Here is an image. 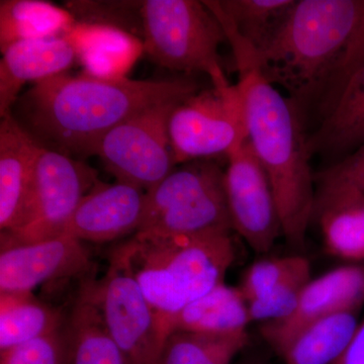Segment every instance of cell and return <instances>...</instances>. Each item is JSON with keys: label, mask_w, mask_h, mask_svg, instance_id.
Instances as JSON below:
<instances>
[{"label": "cell", "mask_w": 364, "mask_h": 364, "mask_svg": "<svg viewBox=\"0 0 364 364\" xmlns=\"http://www.w3.org/2000/svg\"><path fill=\"white\" fill-rule=\"evenodd\" d=\"M65 324L61 311L43 303L32 291L0 293V352L57 331Z\"/></svg>", "instance_id": "obj_24"}, {"label": "cell", "mask_w": 364, "mask_h": 364, "mask_svg": "<svg viewBox=\"0 0 364 364\" xmlns=\"http://www.w3.org/2000/svg\"><path fill=\"white\" fill-rule=\"evenodd\" d=\"M198 90L188 79L134 80L63 73L35 83L20 95L11 114L41 145L70 157H87L119 124Z\"/></svg>", "instance_id": "obj_1"}, {"label": "cell", "mask_w": 364, "mask_h": 364, "mask_svg": "<svg viewBox=\"0 0 364 364\" xmlns=\"http://www.w3.org/2000/svg\"><path fill=\"white\" fill-rule=\"evenodd\" d=\"M65 37L85 68L83 73L95 77L127 78L144 53L140 38L114 26L76 21Z\"/></svg>", "instance_id": "obj_18"}, {"label": "cell", "mask_w": 364, "mask_h": 364, "mask_svg": "<svg viewBox=\"0 0 364 364\" xmlns=\"http://www.w3.org/2000/svg\"><path fill=\"white\" fill-rule=\"evenodd\" d=\"M332 364H364V320L350 343Z\"/></svg>", "instance_id": "obj_33"}, {"label": "cell", "mask_w": 364, "mask_h": 364, "mask_svg": "<svg viewBox=\"0 0 364 364\" xmlns=\"http://www.w3.org/2000/svg\"><path fill=\"white\" fill-rule=\"evenodd\" d=\"M358 311L327 316L306 326L280 352L284 364H332L358 329Z\"/></svg>", "instance_id": "obj_23"}, {"label": "cell", "mask_w": 364, "mask_h": 364, "mask_svg": "<svg viewBox=\"0 0 364 364\" xmlns=\"http://www.w3.org/2000/svg\"><path fill=\"white\" fill-rule=\"evenodd\" d=\"M309 264L308 259L296 255L258 260L246 270L238 287L248 303Z\"/></svg>", "instance_id": "obj_30"}, {"label": "cell", "mask_w": 364, "mask_h": 364, "mask_svg": "<svg viewBox=\"0 0 364 364\" xmlns=\"http://www.w3.org/2000/svg\"><path fill=\"white\" fill-rule=\"evenodd\" d=\"M364 144V65L344 86L320 127L309 136L311 154L341 155L353 152Z\"/></svg>", "instance_id": "obj_19"}, {"label": "cell", "mask_w": 364, "mask_h": 364, "mask_svg": "<svg viewBox=\"0 0 364 364\" xmlns=\"http://www.w3.org/2000/svg\"><path fill=\"white\" fill-rule=\"evenodd\" d=\"M234 55L245 114L247 140L267 171L282 221V235L294 247L305 243L316 191L309 136L301 112L261 73L257 54L221 11H215Z\"/></svg>", "instance_id": "obj_2"}, {"label": "cell", "mask_w": 364, "mask_h": 364, "mask_svg": "<svg viewBox=\"0 0 364 364\" xmlns=\"http://www.w3.org/2000/svg\"><path fill=\"white\" fill-rule=\"evenodd\" d=\"M232 231L225 170L210 159L184 163L146 191L143 220L136 233L205 235Z\"/></svg>", "instance_id": "obj_6"}, {"label": "cell", "mask_w": 364, "mask_h": 364, "mask_svg": "<svg viewBox=\"0 0 364 364\" xmlns=\"http://www.w3.org/2000/svg\"><path fill=\"white\" fill-rule=\"evenodd\" d=\"M70 361L66 324L57 331L0 352V364H70Z\"/></svg>", "instance_id": "obj_29"}, {"label": "cell", "mask_w": 364, "mask_h": 364, "mask_svg": "<svg viewBox=\"0 0 364 364\" xmlns=\"http://www.w3.org/2000/svg\"><path fill=\"white\" fill-rule=\"evenodd\" d=\"M168 132L176 166L229 156L247 140L238 86H213L184 98L170 114Z\"/></svg>", "instance_id": "obj_7"}, {"label": "cell", "mask_w": 364, "mask_h": 364, "mask_svg": "<svg viewBox=\"0 0 364 364\" xmlns=\"http://www.w3.org/2000/svg\"><path fill=\"white\" fill-rule=\"evenodd\" d=\"M68 9L40 0L0 2V49L28 40L63 37L75 25Z\"/></svg>", "instance_id": "obj_22"}, {"label": "cell", "mask_w": 364, "mask_h": 364, "mask_svg": "<svg viewBox=\"0 0 364 364\" xmlns=\"http://www.w3.org/2000/svg\"><path fill=\"white\" fill-rule=\"evenodd\" d=\"M97 182V170L82 160L38 143L25 223L16 231L1 234L23 243L64 235L79 203Z\"/></svg>", "instance_id": "obj_8"}, {"label": "cell", "mask_w": 364, "mask_h": 364, "mask_svg": "<svg viewBox=\"0 0 364 364\" xmlns=\"http://www.w3.org/2000/svg\"><path fill=\"white\" fill-rule=\"evenodd\" d=\"M146 191L132 184L98 181L82 198L65 229L81 242L109 243L136 234L142 223Z\"/></svg>", "instance_id": "obj_14"}, {"label": "cell", "mask_w": 364, "mask_h": 364, "mask_svg": "<svg viewBox=\"0 0 364 364\" xmlns=\"http://www.w3.org/2000/svg\"><path fill=\"white\" fill-rule=\"evenodd\" d=\"M248 340V333L208 335L174 331L163 345L157 364H232Z\"/></svg>", "instance_id": "obj_25"}, {"label": "cell", "mask_w": 364, "mask_h": 364, "mask_svg": "<svg viewBox=\"0 0 364 364\" xmlns=\"http://www.w3.org/2000/svg\"><path fill=\"white\" fill-rule=\"evenodd\" d=\"M181 102L139 112L100 140L95 155L117 181L148 191L176 168L168 122L172 109Z\"/></svg>", "instance_id": "obj_10"}, {"label": "cell", "mask_w": 364, "mask_h": 364, "mask_svg": "<svg viewBox=\"0 0 364 364\" xmlns=\"http://www.w3.org/2000/svg\"><path fill=\"white\" fill-rule=\"evenodd\" d=\"M217 2L237 33L258 52L277 32L296 0H224Z\"/></svg>", "instance_id": "obj_26"}, {"label": "cell", "mask_w": 364, "mask_h": 364, "mask_svg": "<svg viewBox=\"0 0 364 364\" xmlns=\"http://www.w3.org/2000/svg\"><path fill=\"white\" fill-rule=\"evenodd\" d=\"M37 141L9 114L0 123V228L23 226L32 191Z\"/></svg>", "instance_id": "obj_17"}, {"label": "cell", "mask_w": 364, "mask_h": 364, "mask_svg": "<svg viewBox=\"0 0 364 364\" xmlns=\"http://www.w3.org/2000/svg\"><path fill=\"white\" fill-rule=\"evenodd\" d=\"M92 262L83 242L64 234L23 243L1 234L0 293L32 291L52 280L85 277Z\"/></svg>", "instance_id": "obj_12"}, {"label": "cell", "mask_w": 364, "mask_h": 364, "mask_svg": "<svg viewBox=\"0 0 364 364\" xmlns=\"http://www.w3.org/2000/svg\"><path fill=\"white\" fill-rule=\"evenodd\" d=\"M114 252L135 277L167 337L177 314L224 282L236 257L231 233H136Z\"/></svg>", "instance_id": "obj_4"}, {"label": "cell", "mask_w": 364, "mask_h": 364, "mask_svg": "<svg viewBox=\"0 0 364 364\" xmlns=\"http://www.w3.org/2000/svg\"><path fill=\"white\" fill-rule=\"evenodd\" d=\"M364 65V0L355 26L321 100L323 116L332 107L349 79Z\"/></svg>", "instance_id": "obj_31"}, {"label": "cell", "mask_w": 364, "mask_h": 364, "mask_svg": "<svg viewBox=\"0 0 364 364\" xmlns=\"http://www.w3.org/2000/svg\"><path fill=\"white\" fill-rule=\"evenodd\" d=\"M225 189L233 230L257 253H267L282 235L272 184L248 140L229 155Z\"/></svg>", "instance_id": "obj_11"}, {"label": "cell", "mask_w": 364, "mask_h": 364, "mask_svg": "<svg viewBox=\"0 0 364 364\" xmlns=\"http://www.w3.org/2000/svg\"><path fill=\"white\" fill-rule=\"evenodd\" d=\"M311 280V265L301 268L279 286L248 301L251 322H277L293 315L304 289Z\"/></svg>", "instance_id": "obj_27"}, {"label": "cell", "mask_w": 364, "mask_h": 364, "mask_svg": "<svg viewBox=\"0 0 364 364\" xmlns=\"http://www.w3.org/2000/svg\"><path fill=\"white\" fill-rule=\"evenodd\" d=\"M361 0H296L257 54L262 75L303 112L321 98L350 37Z\"/></svg>", "instance_id": "obj_3"}, {"label": "cell", "mask_w": 364, "mask_h": 364, "mask_svg": "<svg viewBox=\"0 0 364 364\" xmlns=\"http://www.w3.org/2000/svg\"><path fill=\"white\" fill-rule=\"evenodd\" d=\"M142 4L143 1H74L68 4V11L78 23L114 26L140 38Z\"/></svg>", "instance_id": "obj_28"}, {"label": "cell", "mask_w": 364, "mask_h": 364, "mask_svg": "<svg viewBox=\"0 0 364 364\" xmlns=\"http://www.w3.org/2000/svg\"><path fill=\"white\" fill-rule=\"evenodd\" d=\"M364 303V265H348L311 279L298 308L284 320L265 323L261 334L279 354L291 339L316 321L344 311H358Z\"/></svg>", "instance_id": "obj_13"}, {"label": "cell", "mask_w": 364, "mask_h": 364, "mask_svg": "<svg viewBox=\"0 0 364 364\" xmlns=\"http://www.w3.org/2000/svg\"><path fill=\"white\" fill-rule=\"evenodd\" d=\"M144 52L170 70L207 74L213 86L230 85L220 59L224 28L203 1L146 0L141 9Z\"/></svg>", "instance_id": "obj_5"}, {"label": "cell", "mask_w": 364, "mask_h": 364, "mask_svg": "<svg viewBox=\"0 0 364 364\" xmlns=\"http://www.w3.org/2000/svg\"><path fill=\"white\" fill-rule=\"evenodd\" d=\"M66 329L70 341V364H128L107 334L90 279L83 280L79 287Z\"/></svg>", "instance_id": "obj_21"}, {"label": "cell", "mask_w": 364, "mask_h": 364, "mask_svg": "<svg viewBox=\"0 0 364 364\" xmlns=\"http://www.w3.org/2000/svg\"><path fill=\"white\" fill-rule=\"evenodd\" d=\"M250 323L248 303L240 289L222 282L177 314L171 333L239 335L247 333Z\"/></svg>", "instance_id": "obj_20"}, {"label": "cell", "mask_w": 364, "mask_h": 364, "mask_svg": "<svg viewBox=\"0 0 364 364\" xmlns=\"http://www.w3.org/2000/svg\"><path fill=\"white\" fill-rule=\"evenodd\" d=\"M320 174L351 182L364 191V144Z\"/></svg>", "instance_id": "obj_32"}, {"label": "cell", "mask_w": 364, "mask_h": 364, "mask_svg": "<svg viewBox=\"0 0 364 364\" xmlns=\"http://www.w3.org/2000/svg\"><path fill=\"white\" fill-rule=\"evenodd\" d=\"M317 181L313 219L326 250L341 259L364 260V191L351 182L321 174Z\"/></svg>", "instance_id": "obj_15"}, {"label": "cell", "mask_w": 364, "mask_h": 364, "mask_svg": "<svg viewBox=\"0 0 364 364\" xmlns=\"http://www.w3.org/2000/svg\"><path fill=\"white\" fill-rule=\"evenodd\" d=\"M93 296L114 343L128 364H157L167 334L135 277L112 251L100 280L91 279Z\"/></svg>", "instance_id": "obj_9"}, {"label": "cell", "mask_w": 364, "mask_h": 364, "mask_svg": "<svg viewBox=\"0 0 364 364\" xmlns=\"http://www.w3.org/2000/svg\"><path fill=\"white\" fill-rule=\"evenodd\" d=\"M75 61V50L65 36L21 41L7 47L0 60V116L11 114L26 83L66 73Z\"/></svg>", "instance_id": "obj_16"}]
</instances>
